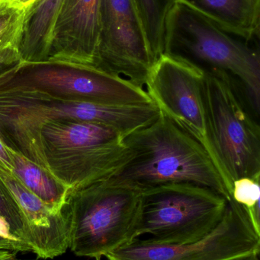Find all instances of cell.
I'll return each instance as SVG.
<instances>
[{
  "label": "cell",
  "mask_w": 260,
  "mask_h": 260,
  "mask_svg": "<svg viewBox=\"0 0 260 260\" xmlns=\"http://www.w3.org/2000/svg\"><path fill=\"white\" fill-rule=\"evenodd\" d=\"M259 179H237L232 183V200L245 209L258 235H260Z\"/></svg>",
  "instance_id": "cell-19"
},
{
  "label": "cell",
  "mask_w": 260,
  "mask_h": 260,
  "mask_svg": "<svg viewBox=\"0 0 260 260\" xmlns=\"http://www.w3.org/2000/svg\"><path fill=\"white\" fill-rule=\"evenodd\" d=\"M254 43L259 44L224 31L180 2H175L168 13L164 53L183 58L203 70L228 73L240 81L259 113L260 54Z\"/></svg>",
  "instance_id": "cell-3"
},
{
  "label": "cell",
  "mask_w": 260,
  "mask_h": 260,
  "mask_svg": "<svg viewBox=\"0 0 260 260\" xmlns=\"http://www.w3.org/2000/svg\"><path fill=\"white\" fill-rule=\"evenodd\" d=\"M96 67L145 89L154 58L133 0H100Z\"/></svg>",
  "instance_id": "cell-11"
},
{
  "label": "cell",
  "mask_w": 260,
  "mask_h": 260,
  "mask_svg": "<svg viewBox=\"0 0 260 260\" xmlns=\"http://www.w3.org/2000/svg\"><path fill=\"white\" fill-rule=\"evenodd\" d=\"M1 1H6V0H1Z\"/></svg>",
  "instance_id": "cell-27"
},
{
  "label": "cell",
  "mask_w": 260,
  "mask_h": 260,
  "mask_svg": "<svg viewBox=\"0 0 260 260\" xmlns=\"http://www.w3.org/2000/svg\"><path fill=\"white\" fill-rule=\"evenodd\" d=\"M260 235L245 209L230 200L221 222L200 241L164 244L135 238L105 256L108 260H232L259 255Z\"/></svg>",
  "instance_id": "cell-10"
},
{
  "label": "cell",
  "mask_w": 260,
  "mask_h": 260,
  "mask_svg": "<svg viewBox=\"0 0 260 260\" xmlns=\"http://www.w3.org/2000/svg\"><path fill=\"white\" fill-rule=\"evenodd\" d=\"M227 200L213 189L192 183H169L142 191L137 236L153 242L195 243L219 224Z\"/></svg>",
  "instance_id": "cell-7"
},
{
  "label": "cell",
  "mask_w": 260,
  "mask_h": 260,
  "mask_svg": "<svg viewBox=\"0 0 260 260\" xmlns=\"http://www.w3.org/2000/svg\"><path fill=\"white\" fill-rule=\"evenodd\" d=\"M204 82L203 69L163 53L151 67L145 89L162 115L203 145L222 177L209 132Z\"/></svg>",
  "instance_id": "cell-9"
},
{
  "label": "cell",
  "mask_w": 260,
  "mask_h": 260,
  "mask_svg": "<svg viewBox=\"0 0 260 260\" xmlns=\"http://www.w3.org/2000/svg\"><path fill=\"white\" fill-rule=\"evenodd\" d=\"M124 139L97 123L56 120L41 129V151L50 174L72 189L114 175L129 158Z\"/></svg>",
  "instance_id": "cell-5"
},
{
  "label": "cell",
  "mask_w": 260,
  "mask_h": 260,
  "mask_svg": "<svg viewBox=\"0 0 260 260\" xmlns=\"http://www.w3.org/2000/svg\"><path fill=\"white\" fill-rule=\"evenodd\" d=\"M0 3H1V0H0Z\"/></svg>",
  "instance_id": "cell-28"
},
{
  "label": "cell",
  "mask_w": 260,
  "mask_h": 260,
  "mask_svg": "<svg viewBox=\"0 0 260 260\" xmlns=\"http://www.w3.org/2000/svg\"><path fill=\"white\" fill-rule=\"evenodd\" d=\"M63 0H36L24 11L17 49L24 62H46L52 29Z\"/></svg>",
  "instance_id": "cell-15"
},
{
  "label": "cell",
  "mask_w": 260,
  "mask_h": 260,
  "mask_svg": "<svg viewBox=\"0 0 260 260\" xmlns=\"http://www.w3.org/2000/svg\"><path fill=\"white\" fill-rule=\"evenodd\" d=\"M36 0H6L12 7L16 8L20 10L25 11L35 3Z\"/></svg>",
  "instance_id": "cell-24"
},
{
  "label": "cell",
  "mask_w": 260,
  "mask_h": 260,
  "mask_svg": "<svg viewBox=\"0 0 260 260\" xmlns=\"http://www.w3.org/2000/svg\"><path fill=\"white\" fill-rule=\"evenodd\" d=\"M100 0H63L52 29L46 62L96 67Z\"/></svg>",
  "instance_id": "cell-12"
},
{
  "label": "cell",
  "mask_w": 260,
  "mask_h": 260,
  "mask_svg": "<svg viewBox=\"0 0 260 260\" xmlns=\"http://www.w3.org/2000/svg\"><path fill=\"white\" fill-rule=\"evenodd\" d=\"M0 221L11 238L27 246L32 252L28 223L10 191L0 180Z\"/></svg>",
  "instance_id": "cell-18"
},
{
  "label": "cell",
  "mask_w": 260,
  "mask_h": 260,
  "mask_svg": "<svg viewBox=\"0 0 260 260\" xmlns=\"http://www.w3.org/2000/svg\"><path fill=\"white\" fill-rule=\"evenodd\" d=\"M0 250H10L17 252H31L27 246L11 238L7 232L0 229Z\"/></svg>",
  "instance_id": "cell-22"
},
{
  "label": "cell",
  "mask_w": 260,
  "mask_h": 260,
  "mask_svg": "<svg viewBox=\"0 0 260 260\" xmlns=\"http://www.w3.org/2000/svg\"><path fill=\"white\" fill-rule=\"evenodd\" d=\"M199 12L224 31L259 43L260 0H174Z\"/></svg>",
  "instance_id": "cell-14"
},
{
  "label": "cell",
  "mask_w": 260,
  "mask_h": 260,
  "mask_svg": "<svg viewBox=\"0 0 260 260\" xmlns=\"http://www.w3.org/2000/svg\"><path fill=\"white\" fill-rule=\"evenodd\" d=\"M209 132L224 184L241 177L260 178V128L249 112L235 79L226 72L204 70Z\"/></svg>",
  "instance_id": "cell-6"
},
{
  "label": "cell",
  "mask_w": 260,
  "mask_h": 260,
  "mask_svg": "<svg viewBox=\"0 0 260 260\" xmlns=\"http://www.w3.org/2000/svg\"><path fill=\"white\" fill-rule=\"evenodd\" d=\"M0 180L22 210L32 237V253L41 259H53L70 247V221L65 209L54 212L12 173L0 168Z\"/></svg>",
  "instance_id": "cell-13"
},
{
  "label": "cell",
  "mask_w": 260,
  "mask_h": 260,
  "mask_svg": "<svg viewBox=\"0 0 260 260\" xmlns=\"http://www.w3.org/2000/svg\"><path fill=\"white\" fill-rule=\"evenodd\" d=\"M38 91L67 102L111 105L153 103L143 88L90 66L60 62H21L0 76V92Z\"/></svg>",
  "instance_id": "cell-8"
},
{
  "label": "cell",
  "mask_w": 260,
  "mask_h": 260,
  "mask_svg": "<svg viewBox=\"0 0 260 260\" xmlns=\"http://www.w3.org/2000/svg\"><path fill=\"white\" fill-rule=\"evenodd\" d=\"M12 161V174L53 212H62L69 189L48 171L7 148Z\"/></svg>",
  "instance_id": "cell-16"
},
{
  "label": "cell",
  "mask_w": 260,
  "mask_h": 260,
  "mask_svg": "<svg viewBox=\"0 0 260 260\" xmlns=\"http://www.w3.org/2000/svg\"><path fill=\"white\" fill-rule=\"evenodd\" d=\"M0 168L12 174V161L7 148L0 141Z\"/></svg>",
  "instance_id": "cell-23"
},
{
  "label": "cell",
  "mask_w": 260,
  "mask_h": 260,
  "mask_svg": "<svg viewBox=\"0 0 260 260\" xmlns=\"http://www.w3.org/2000/svg\"><path fill=\"white\" fill-rule=\"evenodd\" d=\"M23 62L16 44L0 48V76Z\"/></svg>",
  "instance_id": "cell-21"
},
{
  "label": "cell",
  "mask_w": 260,
  "mask_h": 260,
  "mask_svg": "<svg viewBox=\"0 0 260 260\" xmlns=\"http://www.w3.org/2000/svg\"><path fill=\"white\" fill-rule=\"evenodd\" d=\"M232 260H259V255H251V256H244V257Z\"/></svg>",
  "instance_id": "cell-26"
},
{
  "label": "cell",
  "mask_w": 260,
  "mask_h": 260,
  "mask_svg": "<svg viewBox=\"0 0 260 260\" xmlns=\"http://www.w3.org/2000/svg\"><path fill=\"white\" fill-rule=\"evenodd\" d=\"M154 62L164 53L166 22L174 0H133Z\"/></svg>",
  "instance_id": "cell-17"
},
{
  "label": "cell",
  "mask_w": 260,
  "mask_h": 260,
  "mask_svg": "<svg viewBox=\"0 0 260 260\" xmlns=\"http://www.w3.org/2000/svg\"><path fill=\"white\" fill-rule=\"evenodd\" d=\"M24 11L12 7L6 1L0 3V48L16 44L21 32Z\"/></svg>",
  "instance_id": "cell-20"
},
{
  "label": "cell",
  "mask_w": 260,
  "mask_h": 260,
  "mask_svg": "<svg viewBox=\"0 0 260 260\" xmlns=\"http://www.w3.org/2000/svg\"><path fill=\"white\" fill-rule=\"evenodd\" d=\"M158 116L154 105L67 102L38 91H3L0 141L50 173L41 147V129L47 123L64 120L90 122L111 128L125 138L154 123Z\"/></svg>",
  "instance_id": "cell-1"
},
{
  "label": "cell",
  "mask_w": 260,
  "mask_h": 260,
  "mask_svg": "<svg viewBox=\"0 0 260 260\" xmlns=\"http://www.w3.org/2000/svg\"><path fill=\"white\" fill-rule=\"evenodd\" d=\"M141 192L108 180L70 189L64 209L72 252L100 260L138 238Z\"/></svg>",
  "instance_id": "cell-4"
},
{
  "label": "cell",
  "mask_w": 260,
  "mask_h": 260,
  "mask_svg": "<svg viewBox=\"0 0 260 260\" xmlns=\"http://www.w3.org/2000/svg\"><path fill=\"white\" fill-rule=\"evenodd\" d=\"M129 158L106 180L143 191L169 183H192L232 200L203 145L164 116L124 139Z\"/></svg>",
  "instance_id": "cell-2"
},
{
  "label": "cell",
  "mask_w": 260,
  "mask_h": 260,
  "mask_svg": "<svg viewBox=\"0 0 260 260\" xmlns=\"http://www.w3.org/2000/svg\"><path fill=\"white\" fill-rule=\"evenodd\" d=\"M17 252L0 250V260H20L17 259Z\"/></svg>",
  "instance_id": "cell-25"
}]
</instances>
